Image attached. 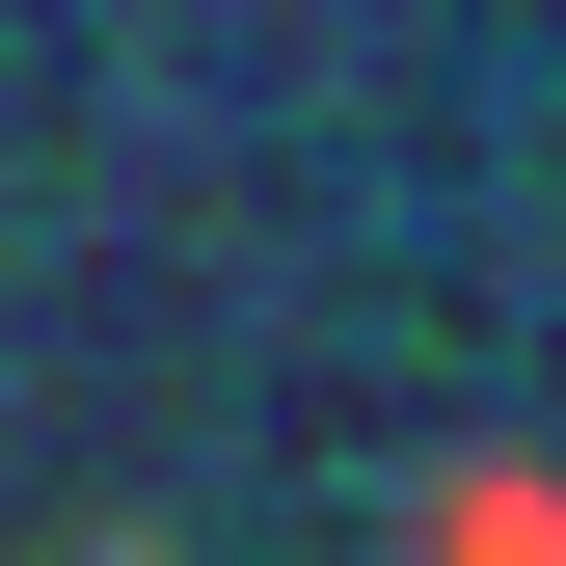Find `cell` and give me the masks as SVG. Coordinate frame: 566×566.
Masks as SVG:
<instances>
[{"mask_svg":"<svg viewBox=\"0 0 566 566\" xmlns=\"http://www.w3.org/2000/svg\"><path fill=\"white\" fill-rule=\"evenodd\" d=\"M459 566H566V485H459Z\"/></svg>","mask_w":566,"mask_h":566,"instance_id":"obj_1","label":"cell"}]
</instances>
